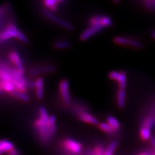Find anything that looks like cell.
Segmentation results:
<instances>
[{
  "instance_id": "1",
  "label": "cell",
  "mask_w": 155,
  "mask_h": 155,
  "mask_svg": "<svg viewBox=\"0 0 155 155\" xmlns=\"http://www.w3.org/2000/svg\"><path fill=\"white\" fill-rule=\"evenodd\" d=\"M56 123V118L54 115L51 116L49 120L47 122L40 118L34 122V127L43 142H48L54 135L57 129Z\"/></svg>"
},
{
  "instance_id": "2",
  "label": "cell",
  "mask_w": 155,
  "mask_h": 155,
  "mask_svg": "<svg viewBox=\"0 0 155 155\" xmlns=\"http://www.w3.org/2000/svg\"><path fill=\"white\" fill-rule=\"evenodd\" d=\"M113 42L116 45L130 46L135 48H138V49L143 48V44L141 41L125 36H115L113 38Z\"/></svg>"
},
{
  "instance_id": "3",
  "label": "cell",
  "mask_w": 155,
  "mask_h": 155,
  "mask_svg": "<svg viewBox=\"0 0 155 155\" xmlns=\"http://www.w3.org/2000/svg\"><path fill=\"white\" fill-rule=\"evenodd\" d=\"M59 91L64 105L69 106L71 102L69 81L66 79H63L60 81L59 84Z\"/></svg>"
},
{
  "instance_id": "4",
  "label": "cell",
  "mask_w": 155,
  "mask_h": 155,
  "mask_svg": "<svg viewBox=\"0 0 155 155\" xmlns=\"http://www.w3.org/2000/svg\"><path fill=\"white\" fill-rule=\"evenodd\" d=\"M42 12L43 15L49 19V20H51L53 23L57 24V25L61 26V27L66 29V30L69 31H72L74 30L73 26H72V25H71L70 23L64 20V19H60V18L56 17L54 14H53L51 12H49L47 11V10L44 9L43 10Z\"/></svg>"
},
{
  "instance_id": "5",
  "label": "cell",
  "mask_w": 155,
  "mask_h": 155,
  "mask_svg": "<svg viewBox=\"0 0 155 155\" xmlns=\"http://www.w3.org/2000/svg\"><path fill=\"white\" fill-rule=\"evenodd\" d=\"M20 31L18 28L12 24L8 25L5 29L0 34V40L4 41L7 40L12 38H18Z\"/></svg>"
},
{
  "instance_id": "6",
  "label": "cell",
  "mask_w": 155,
  "mask_h": 155,
  "mask_svg": "<svg viewBox=\"0 0 155 155\" xmlns=\"http://www.w3.org/2000/svg\"><path fill=\"white\" fill-rule=\"evenodd\" d=\"M103 29H104V28L101 26H89L81 33L80 40L81 41H85L102 31Z\"/></svg>"
},
{
  "instance_id": "7",
  "label": "cell",
  "mask_w": 155,
  "mask_h": 155,
  "mask_svg": "<svg viewBox=\"0 0 155 155\" xmlns=\"http://www.w3.org/2000/svg\"><path fill=\"white\" fill-rule=\"evenodd\" d=\"M77 116L81 122L87 124L93 125H98V124H100L98 120L95 116L85 110L78 111L77 113Z\"/></svg>"
},
{
  "instance_id": "8",
  "label": "cell",
  "mask_w": 155,
  "mask_h": 155,
  "mask_svg": "<svg viewBox=\"0 0 155 155\" xmlns=\"http://www.w3.org/2000/svg\"><path fill=\"white\" fill-rule=\"evenodd\" d=\"M64 145L67 149L74 154H80L81 151V143L72 139H66L64 142Z\"/></svg>"
},
{
  "instance_id": "9",
  "label": "cell",
  "mask_w": 155,
  "mask_h": 155,
  "mask_svg": "<svg viewBox=\"0 0 155 155\" xmlns=\"http://www.w3.org/2000/svg\"><path fill=\"white\" fill-rule=\"evenodd\" d=\"M56 68L54 66H45L40 68H36V69H32L29 71V74L31 76H37L42 74L51 73V72H55Z\"/></svg>"
},
{
  "instance_id": "10",
  "label": "cell",
  "mask_w": 155,
  "mask_h": 155,
  "mask_svg": "<svg viewBox=\"0 0 155 155\" xmlns=\"http://www.w3.org/2000/svg\"><path fill=\"white\" fill-rule=\"evenodd\" d=\"M36 96L38 100H41L44 95V81L41 78H38L35 82Z\"/></svg>"
},
{
  "instance_id": "11",
  "label": "cell",
  "mask_w": 155,
  "mask_h": 155,
  "mask_svg": "<svg viewBox=\"0 0 155 155\" xmlns=\"http://www.w3.org/2000/svg\"><path fill=\"white\" fill-rule=\"evenodd\" d=\"M8 58L16 66L18 70L24 72V68L22 64V62L20 59V57H19V54H18V52H16V51L10 52L8 54Z\"/></svg>"
},
{
  "instance_id": "12",
  "label": "cell",
  "mask_w": 155,
  "mask_h": 155,
  "mask_svg": "<svg viewBox=\"0 0 155 155\" xmlns=\"http://www.w3.org/2000/svg\"><path fill=\"white\" fill-rule=\"evenodd\" d=\"M126 102V93L125 89H118L116 93V105L119 109H123Z\"/></svg>"
},
{
  "instance_id": "13",
  "label": "cell",
  "mask_w": 155,
  "mask_h": 155,
  "mask_svg": "<svg viewBox=\"0 0 155 155\" xmlns=\"http://www.w3.org/2000/svg\"><path fill=\"white\" fill-rule=\"evenodd\" d=\"M14 149V144L8 140H0V155L5 153H9Z\"/></svg>"
},
{
  "instance_id": "14",
  "label": "cell",
  "mask_w": 155,
  "mask_h": 155,
  "mask_svg": "<svg viewBox=\"0 0 155 155\" xmlns=\"http://www.w3.org/2000/svg\"><path fill=\"white\" fill-rule=\"evenodd\" d=\"M60 2H61L56 1V0H45L43 2V3L47 11L49 12H54L58 9V3Z\"/></svg>"
},
{
  "instance_id": "15",
  "label": "cell",
  "mask_w": 155,
  "mask_h": 155,
  "mask_svg": "<svg viewBox=\"0 0 155 155\" xmlns=\"http://www.w3.org/2000/svg\"><path fill=\"white\" fill-rule=\"evenodd\" d=\"M107 123L114 130L115 132L120 129V122L113 116H108L107 117Z\"/></svg>"
},
{
  "instance_id": "16",
  "label": "cell",
  "mask_w": 155,
  "mask_h": 155,
  "mask_svg": "<svg viewBox=\"0 0 155 155\" xmlns=\"http://www.w3.org/2000/svg\"><path fill=\"white\" fill-rule=\"evenodd\" d=\"M120 89H125L127 85V74L124 71H120V76L117 80Z\"/></svg>"
},
{
  "instance_id": "17",
  "label": "cell",
  "mask_w": 155,
  "mask_h": 155,
  "mask_svg": "<svg viewBox=\"0 0 155 155\" xmlns=\"http://www.w3.org/2000/svg\"><path fill=\"white\" fill-rule=\"evenodd\" d=\"M0 84L2 85L3 91H5L7 93L12 94L16 91L13 84L11 81H0Z\"/></svg>"
},
{
  "instance_id": "18",
  "label": "cell",
  "mask_w": 155,
  "mask_h": 155,
  "mask_svg": "<svg viewBox=\"0 0 155 155\" xmlns=\"http://www.w3.org/2000/svg\"><path fill=\"white\" fill-rule=\"evenodd\" d=\"M151 129L143 127L142 126V127L140 128V138H141L143 141H147V140L151 138Z\"/></svg>"
},
{
  "instance_id": "19",
  "label": "cell",
  "mask_w": 155,
  "mask_h": 155,
  "mask_svg": "<svg viewBox=\"0 0 155 155\" xmlns=\"http://www.w3.org/2000/svg\"><path fill=\"white\" fill-rule=\"evenodd\" d=\"M72 46L71 43L69 41H58L54 43V47L58 50L67 49Z\"/></svg>"
},
{
  "instance_id": "20",
  "label": "cell",
  "mask_w": 155,
  "mask_h": 155,
  "mask_svg": "<svg viewBox=\"0 0 155 155\" xmlns=\"http://www.w3.org/2000/svg\"><path fill=\"white\" fill-rule=\"evenodd\" d=\"M0 80L3 81H11L12 80V77L11 72L3 69H0Z\"/></svg>"
},
{
  "instance_id": "21",
  "label": "cell",
  "mask_w": 155,
  "mask_h": 155,
  "mask_svg": "<svg viewBox=\"0 0 155 155\" xmlns=\"http://www.w3.org/2000/svg\"><path fill=\"white\" fill-rule=\"evenodd\" d=\"M100 24L104 28H105L112 26L113 24V19L109 16H101L100 18Z\"/></svg>"
},
{
  "instance_id": "22",
  "label": "cell",
  "mask_w": 155,
  "mask_h": 155,
  "mask_svg": "<svg viewBox=\"0 0 155 155\" xmlns=\"http://www.w3.org/2000/svg\"><path fill=\"white\" fill-rule=\"evenodd\" d=\"M98 126L101 130H102V131L106 133L113 134L115 133L114 130L107 122H101L98 124Z\"/></svg>"
},
{
  "instance_id": "23",
  "label": "cell",
  "mask_w": 155,
  "mask_h": 155,
  "mask_svg": "<svg viewBox=\"0 0 155 155\" xmlns=\"http://www.w3.org/2000/svg\"><path fill=\"white\" fill-rule=\"evenodd\" d=\"M11 95L16 97V98L19 100H20L23 101H25V102H28V101H29V100H30V98H29V96L27 94L20 93V92H18L16 91H14Z\"/></svg>"
},
{
  "instance_id": "24",
  "label": "cell",
  "mask_w": 155,
  "mask_h": 155,
  "mask_svg": "<svg viewBox=\"0 0 155 155\" xmlns=\"http://www.w3.org/2000/svg\"><path fill=\"white\" fill-rule=\"evenodd\" d=\"M118 146V142L113 141L111 142L108 146L107 149H106L105 152L104 153V155H113V153L114 152L115 149Z\"/></svg>"
},
{
  "instance_id": "25",
  "label": "cell",
  "mask_w": 155,
  "mask_h": 155,
  "mask_svg": "<svg viewBox=\"0 0 155 155\" xmlns=\"http://www.w3.org/2000/svg\"><path fill=\"white\" fill-rule=\"evenodd\" d=\"M154 123H155L154 119L153 117H151V116H148V117L144 119L142 126L151 129L153 126L154 125Z\"/></svg>"
},
{
  "instance_id": "26",
  "label": "cell",
  "mask_w": 155,
  "mask_h": 155,
  "mask_svg": "<svg viewBox=\"0 0 155 155\" xmlns=\"http://www.w3.org/2000/svg\"><path fill=\"white\" fill-rule=\"evenodd\" d=\"M120 76V71H112L108 74L109 78L113 81H117Z\"/></svg>"
},
{
  "instance_id": "27",
  "label": "cell",
  "mask_w": 155,
  "mask_h": 155,
  "mask_svg": "<svg viewBox=\"0 0 155 155\" xmlns=\"http://www.w3.org/2000/svg\"><path fill=\"white\" fill-rule=\"evenodd\" d=\"M17 39H18V40H19V41H21V42L24 43H28V40L27 39V38L21 31H20V32H19Z\"/></svg>"
},
{
  "instance_id": "28",
  "label": "cell",
  "mask_w": 155,
  "mask_h": 155,
  "mask_svg": "<svg viewBox=\"0 0 155 155\" xmlns=\"http://www.w3.org/2000/svg\"><path fill=\"white\" fill-rule=\"evenodd\" d=\"M149 11L151 12H154L155 11V0H151V3L149 8Z\"/></svg>"
},
{
  "instance_id": "29",
  "label": "cell",
  "mask_w": 155,
  "mask_h": 155,
  "mask_svg": "<svg viewBox=\"0 0 155 155\" xmlns=\"http://www.w3.org/2000/svg\"><path fill=\"white\" fill-rule=\"evenodd\" d=\"M151 0H145V1H144L143 2L144 7L146 9L149 10V8L150 7V5H151Z\"/></svg>"
},
{
  "instance_id": "30",
  "label": "cell",
  "mask_w": 155,
  "mask_h": 155,
  "mask_svg": "<svg viewBox=\"0 0 155 155\" xmlns=\"http://www.w3.org/2000/svg\"><path fill=\"white\" fill-rule=\"evenodd\" d=\"M8 155H19V153H18V151H17V149H14L11 151H10L8 153Z\"/></svg>"
},
{
  "instance_id": "31",
  "label": "cell",
  "mask_w": 155,
  "mask_h": 155,
  "mask_svg": "<svg viewBox=\"0 0 155 155\" xmlns=\"http://www.w3.org/2000/svg\"><path fill=\"white\" fill-rule=\"evenodd\" d=\"M150 140H151V142L152 145L153 146V147L155 149V138H151Z\"/></svg>"
},
{
  "instance_id": "32",
  "label": "cell",
  "mask_w": 155,
  "mask_h": 155,
  "mask_svg": "<svg viewBox=\"0 0 155 155\" xmlns=\"http://www.w3.org/2000/svg\"><path fill=\"white\" fill-rule=\"evenodd\" d=\"M151 37L155 40V31H153V32L151 33Z\"/></svg>"
},
{
  "instance_id": "33",
  "label": "cell",
  "mask_w": 155,
  "mask_h": 155,
  "mask_svg": "<svg viewBox=\"0 0 155 155\" xmlns=\"http://www.w3.org/2000/svg\"><path fill=\"white\" fill-rule=\"evenodd\" d=\"M3 89H2V87L1 84H0V94L3 93Z\"/></svg>"
},
{
  "instance_id": "34",
  "label": "cell",
  "mask_w": 155,
  "mask_h": 155,
  "mask_svg": "<svg viewBox=\"0 0 155 155\" xmlns=\"http://www.w3.org/2000/svg\"><path fill=\"white\" fill-rule=\"evenodd\" d=\"M3 11H5V9L4 8H0V14H2L3 12Z\"/></svg>"
},
{
  "instance_id": "35",
  "label": "cell",
  "mask_w": 155,
  "mask_h": 155,
  "mask_svg": "<svg viewBox=\"0 0 155 155\" xmlns=\"http://www.w3.org/2000/svg\"><path fill=\"white\" fill-rule=\"evenodd\" d=\"M141 155H148V154H141Z\"/></svg>"
}]
</instances>
